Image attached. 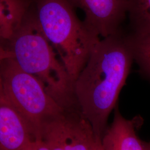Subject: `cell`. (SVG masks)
<instances>
[{"instance_id":"obj_1","label":"cell","mask_w":150,"mask_h":150,"mask_svg":"<svg viewBox=\"0 0 150 150\" xmlns=\"http://www.w3.org/2000/svg\"><path fill=\"white\" fill-rule=\"evenodd\" d=\"M133 61L128 35L120 30L97 42L75 80L78 111L91 125L97 139H101L107 129Z\"/></svg>"},{"instance_id":"obj_2","label":"cell","mask_w":150,"mask_h":150,"mask_svg":"<svg viewBox=\"0 0 150 150\" xmlns=\"http://www.w3.org/2000/svg\"><path fill=\"white\" fill-rule=\"evenodd\" d=\"M9 48L19 67L33 76L66 111H78L74 84L66 69L40 26L35 11H28Z\"/></svg>"},{"instance_id":"obj_3","label":"cell","mask_w":150,"mask_h":150,"mask_svg":"<svg viewBox=\"0 0 150 150\" xmlns=\"http://www.w3.org/2000/svg\"><path fill=\"white\" fill-rule=\"evenodd\" d=\"M38 22L74 85L100 40L77 16L72 0H33Z\"/></svg>"},{"instance_id":"obj_4","label":"cell","mask_w":150,"mask_h":150,"mask_svg":"<svg viewBox=\"0 0 150 150\" xmlns=\"http://www.w3.org/2000/svg\"><path fill=\"white\" fill-rule=\"evenodd\" d=\"M0 89L25 119L36 139H41L45 123L66 111L48 94L43 84L22 70L13 58L0 64Z\"/></svg>"},{"instance_id":"obj_5","label":"cell","mask_w":150,"mask_h":150,"mask_svg":"<svg viewBox=\"0 0 150 150\" xmlns=\"http://www.w3.org/2000/svg\"><path fill=\"white\" fill-rule=\"evenodd\" d=\"M85 13L84 23L99 38L120 31L128 13V0H72Z\"/></svg>"},{"instance_id":"obj_6","label":"cell","mask_w":150,"mask_h":150,"mask_svg":"<svg viewBox=\"0 0 150 150\" xmlns=\"http://www.w3.org/2000/svg\"><path fill=\"white\" fill-rule=\"evenodd\" d=\"M35 139L25 119L0 89V150H21Z\"/></svg>"},{"instance_id":"obj_7","label":"cell","mask_w":150,"mask_h":150,"mask_svg":"<svg viewBox=\"0 0 150 150\" xmlns=\"http://www.w3.org/2000/svg\"><path fill=\"white\" fill-rule=\"evenodd\" d=\"M101 144L103 150H145V142L137 136L134 120L125 118L116 106L112 124L103 134Z\"/></svg>"},{"instance_id":"obj_8","label":"cell","mask_w":150,"mask_h":150,"mask_svg":"<svg viewBox=\"0 0 150 150\" xmlns=\"http://www.w3.org/2000/svg\"><path fill=\"white\" fill-rule=\"evenodd\" d=\"M30 0H0V42H10L30 8Z\"/></svg>"},{"instance_id":"obj_9","label":"cell","mask_w":150,"mask_h":150,"mask_svg":"<svg viewBox=\"0 0 150 150\" xmlns=\"http://www.w3.org/2000/svg\"><path fill=\"white\" fill-rule=\"evenodd\" d=\"M67 113L69 127L67 150H93L97 139L90 123L81 116L79 111Z\"/></svg>"},{"instance_id":"obj_10","label":"cell","mask_w":150,"mask_h":150,"mask_svg":"<svg viewBox=\"0 0 150 150\" xmlns=\"http://www.w3.org/2000/svg\"><path fill=\"white\" fill-rule=\"evenodd\" d=\"M128 38L134 61L142 74L150 80V31H132Z\"/></svg>"},{"instance_id":"obj_11","label":"cell","mask_w":150,"mask_h":150,"mask_svg":"<svg viewBox=\"0 0 150 150\" xmlns=\"http://www.w3.org/2000/svg\"><path fill=\"white\" fill-rule=\"evenodd\" d=\"M132 31H150V0H128Z\"/></svg>"},{"instance_id":"obj_12","label":"cell","mask_w":150,"mask_h":150,"mask_svg":"<svg viewBox=\"0 0 150 150\" xmlns=\"http://www.w3.org/2000/svg\"><path fill=\"white\" fill-rule=\"evenodd\" d=\"M21 150H50L42 139H35L30 142Z\"/></svg>"},{"instance_id":"obj_13","label":"cell","mask_w":150,"mask_h":150,"mask_svg":"<svg viewBox=\"0 0 150 150\" xmlns=\"http://www.w3.org/2000/svg\"><path fill=\"white\" fill-rule=\"evenodd\" d=\"M13 54L9 47L6 48L0 42V64L6 59L13 58Z\"/></svg>"},{"instance_id":"obj_14","label":"cell","mask_w":150,"mask_h":150,"mask_svg":"<svg viewBox=\"0 0 150 150\" xmlns=\"http://www.w3.org/2000/svg\"><path fill=\"white\" fill-rule=\"evenodd\" d=\"M93 150H103L102 149L101 144V140H99V139L96 140V141L94 144Z\"/></svg>"},{"instance_id":"obj_15","label":"cell","mask_w":150,"mask_h":150,"mask_svg":"<svg viewBox=\"0 0 150 150\" xmlns=\"http://www.w3.org/2000/svg\"><path fill=\"white\" fill-rule=\"evenodd\" d=\"M145 150H150V142H145Z\"/></svg>"}]
</instances>
